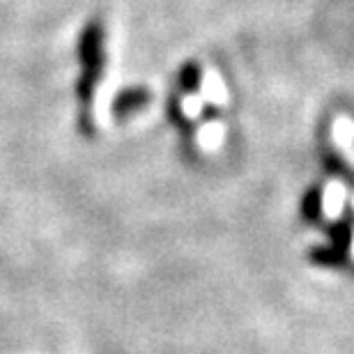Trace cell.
Wrapping results in <instances>:
<instances>
[{"instance_id": "1", "label": "cell", "mask_w": 354, "mask_h": 354, "mask_svg": "<svg viewBox=\"0 0 354 354\" xmlns=\"http://www.w3.org/2000/svg\"><path fill=\"white\" fill-rule=\"evenodd\" d=\"M102 41H104L102 26H99V21H90L79 39V55L83 62V74H81V81L76 83V95H79V102L83 109L81 111L83 131L95 129V122H92V102H95V88H97L99 76H102V69H104Z\"/></svg>"}, {"instance_id": "2", "label": "cell", "mask_w": 354, "mask_h": 354, "mask_svg": "<svg viewBox=\"0 0 354 354\" xmlns=\"http://www.w3.org/2000/svg\"><path fill=\"white\" fill-rule=\"evenodd\" d=\"M345 203H348V189L338 180H331L324 184V189L320 191V196H317V205H320L317 209H320L322 216L329 218V221H334V218L343 214Z\"/></svg>"}, {"instance_id": "3", "label": "cell", "mask_w": 354, "mask_h": 354, "mask_svg": "<svg viewBox=\"0 0 354 354\" xmlns=\"http://www.w3.org/2000/svg\"><path fill=\"white\" fill-rule=\"evenodd\" d=\"M331 140H334L338 154L348 161V166L354 171V122L350 118H336L331 124Z\"/></svg>"}, {"instance_id": "4", "label": "cell", "mask_w": 354, "mask_h": 354, "mask_svg": "<svg viewBox=\"0 0 354 354\" xmlns=\"http://www.w3.org/2000/svg\"><path fill=\"white\" fill-rule=\"evenodd\" d=\"M201 99L212 106L228 104V90H225V83L216 69H212V67L205 69V76L201 81Z\"/></svg>"}, {"instance_id": "5", "label": "cell", "mask_w": 354, "mask_h": 354, "mask_svg": "<svg viewBox=\"0 0 354 354\" xmlns=\"http://www.w3.org/2000/svg\"><path fill=\"white\" fill-rule=\"evenodd\" d=\"M223 140H225V124L216 122V120L203 124L196 133V143L203 152H216L223 145Z\"/></svg>"}, {"instance_id": "6", "label": "cell", "mask_w": 354, "mask_h": 354, "mask_svg": "<svg viewBox=\"0 0 354 354\" xmlns=\"http://www.w3.org/2000/svg\"><path fill=\"white\" fill-rule=\"evenodd\" d=\"M145 104V95L143 92H127V95H120L115 99V104H113V109H115V113H129L133 111L136 106H143Z\"/></svg>"}, {"instance_id": "7", "label": "cell", "mask_w": 354, "mask_h": 354, "mask_svg": "<svg viewBox=\"0 0 354 354\" xmlns=\"http://www.w3.org/2000/svg\"><path fill=\"white\" fill-rule=\"evenodd\" d=\"M203 99L201 95H187L182 99V111H184V115H187L189 120H196L198 115L203 113Z\"/></svg>"}, {"instance_id": "8", "label": "cell", "mask_w": 354, "mask_h": 354, "mask_svg": "<svg viewBox=\"0 0 354 354\" xmlns=\"http://www.w3.org/2000/svg\"><path fill=\"white\" fill-rule=\"evenodd\" d=\"M348 249H350V258L354 260V232L350 235V244H348Z\"/></svg>"}, {"instance_id": "9", "label": "cell", "mask_w": 354, "mask_h": 354, "mask_svg": "<svg viewBox=\"0 0 354 354\" xmlns=\"http://www.w3.org/2000/svg\"><path fill=\"white\" fill-rule=\"evenodd\" d=\"M352 209H354V196H352Z\"/></svg>"}]
</instances>
